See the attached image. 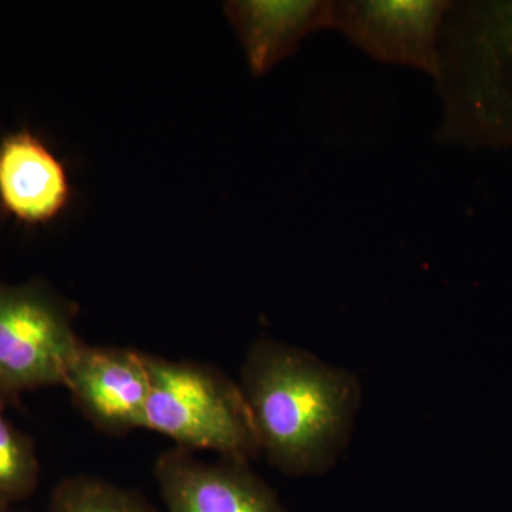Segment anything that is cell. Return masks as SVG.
I'll use <instances>...</instances> for the list:
<instances>
[{"instance_id": "30bf717a", "label": "cell", "mask_w": 512, "mask_h": 512, "mask_svg": "<svg viewBox=\"0 0 512 512\" xmlns=\"http://www.w3.org/2000/svg\"><path fill=\"white\" fill-rule=\"evenodd\" d=\"M50 512H157L143 495L93 476L64 478L56 485Z\"/></svg>"}, {"instance_id": "52a82bcc", "label": "cell", "mask_w": 512, "mask_h": 512, "mask_svg": "<svg viewBox=\"0 0 512 512\" xmlns=\"http://www.w3.org/2000/svg\"><path fill=\"white\" fill-rule=\"evenodd\" d=\"M63 386L97 429L114 434L144 429L150 373L143 353L83 342Z\"/></svg>"}, {"instance_id": "7c38bea8", "label": "cell", "mask_w": 512, "mask_h": 512, "mask_svg": "<svg viewBox=\"0 0 512 512\" xmlns=\"http://www.w3.org/2000/svg\"><path fill=\"white\" fill-rule=\"evenodd\" d=\"M0 512H26V511L15 510V508H3V510H0Z\"/></svg>"}, {"instance_id": "ba28073f", "label": "cell", "mask_w": 512, "mask_h": 512, "mask_svg": "<svg viewBox=\"0 0 512 512\" xmlns=\"http://www.w3.org/2000/svg\"><path fill=\"white\" fill-rule=\"evenodd\" d=\"M254 76L298 52L305 37L333 29V0H235L225 5Z\"/></svg>"}, {"instance_id": "277c9868", "label": "cell", "mask_w": 512, "mask_h": 512, "mask_svg": "<svg viewBox=\"0 0 512 512\" xmlns=\"http://www.w3.org/2000/svg\"><path fill=\"white\" fill-rule=\"evenodd\" d=\"M76 311L42 281L0 282V406L33 390L63 386L82 340Z\"/></svg>"}, {"instance_id": "9c48e42d", "label": "cell", "mask_w": 512, "mask_h": 512, "mask_svg": "<svg viewBox=\"0 0 512 512\" xmlns=\"http://www.w3.org/2000/svg\"><path fill=\"white\" fill-rule=\"evenodd\" d=\"M69 175L35 134H9L0 141V205L23 224L42 225L69 205Z\"/></svg>"}, {"instance_id": "7a4b0ae2", "label": "cell", "mask_w": 512, "mask_h": 512, "mask_svg": "<svg viewBox=\"0 0 512 512\" xmlns=\"http://www.w3.org/2000/svg\"><path fill=\"white\" fill-rule=\"evenodd\" d=\"M441 130L450 143L512 146V2H457L441 39Z\"/></svg>"}, {"instance_id": "8992f818", "label": "cell", "mask_w": 512, "mask_h": 512, "mask_svg": "<svg viewBox=\"0 0 512 512\" xmlns=\"http://www.w3.org/2000/svg\"><path fill=\"white\" fill-rule=\"evenodd\" d=\"M154 476L168 512H288L248 461L207 463L177 447L157 458Z\"/></svg>"}, {"instance_id": "6da1fadb", "label": "cell", "mask_w": 512, "mask_h": 512, "mask_svg": "<svg viewBox=\"0 0 512 512\" xmlns=\"http://www.w3.org/2000/svg\"><path fill=\"white\" fill-rule=\"evenodd\" d=\"M238 384L259 451L272 467L285 476L315 477L335 466L362 406L355 373L261 338L248 349Z\"/></svg>"}, {"instance_id": "8fae6325", "label": "cell", "mask_w": 512, "mask_h": 512, "mask_svg": "<svg viewBox=\"0 0 512 512\" xmlns=\"http://www.w3.org/2000/svg\"><path fill=\"white\" fill-rule=\"evenodd\" d=\"M2 410L0 406V510L35 493L40 473L35 444L6 420Z\"/></svg>"}, {"instance_id": "3957f363", "label": "cell", "mask_w": 512, "mask_h": 512, "mask_svg": "<svg viewBox=\"0 0 512 512\" xmlns=\"http://www.w3.org/2000/svg\"><path fill=\"white\" fill-rule=\"evenodd\" d=\"M150 373L144 429L184 450H208L251 463L258 456L254 423L239 384L217 367L146 355Z\"/></svg>"}, {"instance_id": "5b68a950", "label": "cell", "mask_w": 512, "mask_h": 512, "mask_svg": "<svg viewBox=\"0 0 512 512\" xmlns=\"http://www.w3.org/2000/svg\"><path fill=\"white\" fill-rule=\"evenodd\" d=\"M448 0H338L333 29L373 60L440 77Z\"/></svg>"}]
</instances>
